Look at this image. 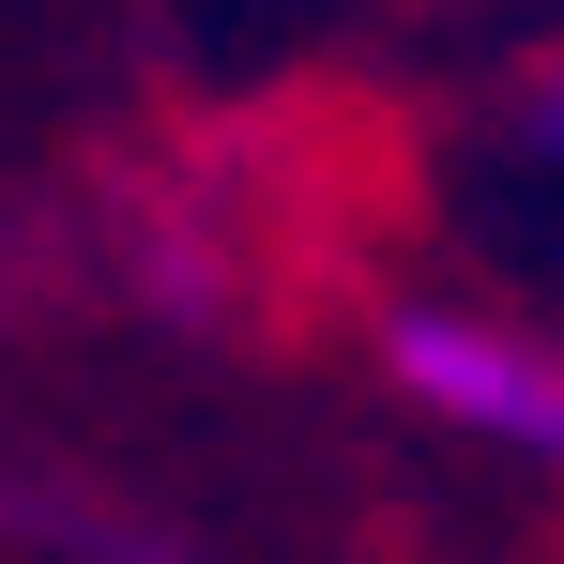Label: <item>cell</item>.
Segmentation results:
<instances>
[{"mask_svg":"<svg viewBox=\"0 0 564 564\" xmlns=\"http://www.w3.org/2000/svg\"><path fill=\"white\" fill-rule=\"evenodd\" d=\"M397 381L427 397V412H458L488 443H519V458H564V367L534 336H488V321H397Z\"/></svg>","mask_w":564,"mask_h":564,"instance_id":"6da1fadb","label":"cell"}]
</instances>
